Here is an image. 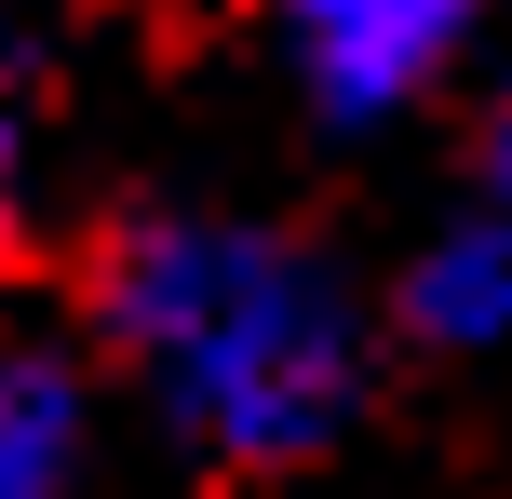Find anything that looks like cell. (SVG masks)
Returning a JSON list of instances; mask_svg holds the SVG:
<instances>
[{
	"instance_id": "obj_1",
	"label": "cell",
	"mask_w": 512,
	"mask_h": 499,
	"mask_svg": "<svg viewBox=\"0 0 512 499\" xmlns=\"http://www.w3.org/2000/svg\"><path fill=\"white\" fill-rule=\"evenodd\" d=\"M108 351L149 378L162 432L230 473H297L351 432L364 324L310 243L256 216H135L108 243Z\"/></svg>"
},
{
	"instance_id": "obj_2",
	"label": "cell",
	"mask_w": 512,
	"mask_h": 499,
	"mask_svg": "<svg viewBox=\"0 0 512 499\" xmlns=\"http://www.w3.org/2000/svg\"><path fill=\"white\" fill-rule=\"evenodd\" d=\"M499 0H283V54H297V95L324 122H405L445 68L472 54Z\"/></svg>"
},
{
	"instance_id": "obj_3",
	"label": "cell",
	"mask_w": 512,
	"mask_h": 499,
	"mask_svg": "<svg viewBox=\"0 0 512 499\" xmlns=\"http://www.w3.org/2000/svg\"><path fill=\"white\" fill-rule=\"evenodd\" d=\"M95 473V378L54 338L0 351V499H81Z\"/></svg>"
},
{
	"instance_id": "obj_4",
	"label": "cell",
	"mask_w": 512,
	"mask_h": 499,
	"mask_svg": "<svg viewBox=\"0 0 512 499\" xmlns=\"http://www.w3.org/2000/svg\"><path fill=\"white\" fill-rule=\"evenodd\" d=\"M405 324L432 351H512V230H486V216L459 203L405 257Z\"/></svg>"
},
{
	"instance_id": "obj_5",
	"label": "cell",
	"mask_w": 512,
	"mask_h": 499,
	"mask_svg": "<svg viewBox=\"0 0 512 499\" xmlns=\"http://www.w3.org/2000/svg\"><path fill=\"white\" fill-rule=\"evenodd\" d=\"M14 203H27V81L0 54V230H14Z\"/></svg>"
},
{
	"instance_id": "obj_6",
	"label": "cell",
	"mask_w": 512,
	"mask_h": 499,
	"mask_svg": "<svg viewBox=\"0 0 512 499\" xmlns=\"http://www.w3.org/2000/svg\"><path fill=\"white\" fill-rule=\"evenodd\" d=\"M472 216H486V230H512V95H499V122H486V176H472Z\"/></svg>"
}]
</instances>
